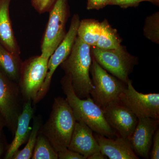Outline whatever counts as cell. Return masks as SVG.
Returning <instances> with one entry per match:
<instances>
[{"instance_id":"cell-1","label":"cell","mask_w":159,"mask_h":159,"mask_svg":"<svg viewBox=\"0 0 159 159\" xmlns=\"http://www.w3.org/2000/svg\"><path fill=\"white\" fill-rule=\"evenodd\" d=\"M61 84L76 121L85 123L95 133L108 138L119 136L107 121L102 109L91 97L86 99L77 97L67 76L65 75L61 78Z\"/></svg>"},{"instance_id":"cell-2","label":"cell","mask_w":159,"mask_h":159,"mask_svg":"<svg viewBox=\"0 0 159 159\" xmlns=\"http://www.w3.org/2000/svg\"><path fill=\"white\" fill-rule=\"evenodd\" d=\"M92 63L91 46L77 36L70 53L60 66L70 78L74 92L80 99L91 97L93 88L90 77Z\"/></svg>"},{"instance_id":"cell-3","label":"cell","mask_w":159,"mask_h":159,"mask_svg":"<svg viewBox=\"0 0 159 159\" xmlns=\"http://www.w3.org/2000/svg\"><path fill=\"white\" fill-rule=\"evenodd\" d=\"M76 121L66 99L54 98L50 116L39 133L48 140L57 152L68 148Z\"/></svg>"},{"instance_id":"cell-4","label":"cell","mask_w":159,"mask_h":159,"mask_svg":"<svg viewBox=\"0 0 159 159\" xmlns=\"http://www.w3.org/2000/svg\"><path fill=\"white\" fill-rule=\"evenodd\" d=\"M90 73L93 88L90 96L102 109L119 102V96L126 84L108 73L92 57Z\"/></svg>"},{"instance_id":"cell-5","label":"cell","mask_w":159,"mask_h":159,"mask_svg":"<svg viewBox=\"0 0 159 159\" xmlns=\"http://www.w3.org/2000/svg\"><path fill=\"white\" fill-rule=\"evenodd\" d=\"M92 57L113 76L126 84L129 74L138 63V57L129 54L125 46L106 50L93 47Z\"/></svg>"},{"instance_id":"cell-6","label":"cell","mask_w":159,"mask_h":159,"mask_svg":"<svg viewBox=\"0 0 159 159\" xmlns=\"http://www.w3.org/2000/svg\"><path fill=\"white\" fill-rule=\"evenodd\" d=\"M49 12L48 21L41 45V55L48 59L66 34V24L70 15L68 1L57 0Z\"/></svg>"},{"instance_id":"cell-7","label":"cell","mask_w":159,"mask_h":159,"mask_svg":"<svg viewBox=\"0 0 159 159\" xmlns=\"http://www.w3.org/2000/svg\"><path fill=\"white\" fill-rule=\"evenodd\" d=\"M48 59L41 55L30 57L22 63L18 85L23 101L34 102L48 72Z\"/></svg>"},{"instance_id":"cell-8","label":"cell","mask_w":159,"mask_h":159,"mask_svg":"<svg viewBox=\"0 0 159 159\" xmlns=\"http://www.w3.org/2000/svg\"><path fill=\"white\" fill-rule=\"evenodd\" d=\"M23 101L18 84L0 71V112L6 127L14 136L18 119L23 109Z\"/></svg>"},{"instance_id":"cell-9","label":"cell","mask_w":159,"mask_h":159,"mask_svg":"<svg viewBox=\"0 0 159 159\" xmlns=\"http://www.w3.org/2000/svg\"><path fill=\"white\" fill-rule=\"evenodd\" d=\"M78 14H74L65 37L49 58L48 72L44 81L33 103L36 104L43 99L48 93L52 77L57 68L68 57L77 37V29L80 22Z\"/></svg>"},{"instance_id":"cell-10","label":"cell","mask_w":159,"mask_h":159,"mask_svg":"<svg viewBox=\"0 0 159 159\" xmlns=\"http://www.w3.org/2000/svg\"><path fill=\"white\" fill-rule=\"evenodd\" d=\"M119 102L136 116L159 119V94L139 93L129 80L119 96Z\"/></svg>"},{"instance_id":"cell-11","label":"cell","mask_w":159,"mask_h":159,"mask_svg":"<svg viewBox=\"0 0 159 159\" xmlns=\"http://www.w3.org/2000/svg\"><path fill=\"white\" fill-rule=\"evenodd\" d=\"M102 110L107 121L118 135L129 140L138 124L136 116L120 102L111 104Z\"/></svg>"},{"instance_id":"cell-12","label":"cell","mask_w":159,"mask_h":159,"mask_svg":"<svg viewBox=\"0 0 159 159\" xmlns=\"http://www.w3.org/2000/svg\"><path fill=\"white\" fill-rule=\"evenodd\" d=\"M159 119L139 118L138 124L129 139L134 152L138 157L148 159L150 155L152 139L158 129Z\"/></svg>"},{"instance_id":"cell-13","label":"cell","mask_w":159,"mask_h":159,"mask_svg":"<svg viewBox=\"0 0 159 159\" xmlns=\"http://www.w3.org/2000/svg\"><path fill=\"white\" fill-rule=\"evenodd\" d=\"M93 131L85 123L76 122L68 148L87 159L95 152L100 151Z\"/></svg>"},{"instance_id":"cell-14","label":"cell","mask_w":159,"mask_h":159,"mask_svg":"<svg viewBox=\"0 0 159 159\" xmlns=\"http://www.w3.org/2000/svg\"><path fill=\"white\" fill-rule=\"evenodd\" d=\"M94 137L100 151L110 159H139L127 139L120 136L116 139L95 133Z\"/></svg>"},{"instance_id":"cell-15","label":"cell","mask_w":159,"mask_h":159,"mask_svg":"<svg viewBox=\"0 0 159 159\" xmlns=\"http://www.w3.org/2000/svg\"><path fill=\"white\" fill-rule=\"evenodd\" d=\"M32 102L31 99L24 102L22 111L18 119L14 139L8 147L4 159H12L20 147L29 139L31 129L30 122L34 113Z\"/></svg>"},{"instance_id":"cell-16","label":"cell","mask_w":159,"mask_h":159,"mask_svg":"<svg viewBox=\"0 0 159 159\" xmlns=\"http://www.w3.org/2000/svg\"><path fill=\"white\" fill-rule=\"evenodd\" d=\"M11 0H0V43L15 55L20 56V50L15 37L9 15Z\"/></svg>"},{"instance_id":"cell-17","label":"cell","mask_w":159,"mask_h":159,"mask_svg":"<svg viewBox=\"0 0 159 159\" xmlns=\"http://www.w3.org/2000/svg\"><path fill=\"white\" fill-rule=\"evenodd\" d=\"M22 63L20 56L12 54L0 43V71L17 84Z\"/></svg>"},{"instance_id":"cell-18","label":"cell","mask_w":159,"mask_h":159,"mask_svg":"<svg viewBox=\"0 0 159 159\" xmlns=\"http://www.w3.org/2000/svg\"><path fill=\"white\" fill-rule=\"evenodd\" d=\"M101 31V24L97 20L84 19L80 22L77 36L91 47L97 45Z\"/></svg>"},{"instance_id":"cell-19","label":"cell","mask_w":159,"mask_h":159,"mask_svg":"<svg viewBox=\"0 0 159 159\" xmlns=\"http://www.w3.org/2000/svg\"><path fill=\"white\" fill-rule=\"evenodd\" d=\"M101 24V33L95 47L106 50L116 49L120 47L122 40L117 30L111 26L107 20H104Z\"/></svg>"},{"instance_id":"cell-20","label":"cell","mask_w":159,"mask_h":159,"mask_svg":"<svg viewBox=\"0 0 159 159\" xmlns=\"http://www.w3.org/2000/svg\"><path fill=\"white\" fill-rule=\"evenodd\" d=\"M42 125V119L40 116L34 118L33 126L31 129L25 146L21 150H18L12 159H30L32 157L33 150L40 129Z\"/></svg>"},{"instance_id":"cell-21","label":"cell","mask_w":159,"mask_h":159,"mask_svg":"<svg viewBox=\"0 0 159 159\" xmlns=\"http://www.w3.org/2000/svg\"><path fill=\"white\" fill-rule=\"evenodd\" d=\"M31 158L58 159V154L47 138L39 133Z\"/></svg>"},{"instance_id":"cell-22","label":"cell","mask_w":159,"mask_h":159,"mask_svg":"<svg viewBox=\"0 0 159 159\" xmlns=\"http://www.w3.org/2000/svg\"><path fill=\"white\" fill-rule=\"evenodd\" d=\"M143 34L152 42L159 44V12L157 11L145 19Z\"/></svg>"},{"instance_id":"cell-23","label":"cell","mask_w":159,"mask_h":159,"mask_svg":"<svg viewBox=\"0 0 159 159\" xmlns=\"http://www.w3.org/2000/svg\"><path fill=\"white\" fill-rule=\"evenodd\" d=\"M57 0H31V5L39 14L49 12Z\"/></svg>"},{"instance_id":"cell-24","label":"cell","mask_w":159,"mask_h":159,"mask_svg":"<svg viewBox=\"0 0 159 159\" xmlns=\"http://www.w3.org/2000/svg\"><path fill=\"white\" fill-rule=\"evenodd\" d=\"M143 2H150V0H110L108 5L118 6L122 8L137 7Z\"/></svg>"},{"instance_id":"cell-25","label":"cell","mask_w":159,"mask_h":159,"mask_svg":"<svg viewBox=\"0 0 159 159\" xmlns=\"http://www.w3.org/2000/svg\"><path fill=\"white\" fill-rule=\"evenodd\" d=\"M59 159H86L83 156L67 148L57 152Z\"/></svg>"},{"instance_id":"cell-26","label":"cell","mask_w":159,"mask_h":159,"mask_svg":"<svg viewBox=\"0 0 159 159\" xmlns=\"http://www.w3.org/2000/svg\"><path fill=\"white\" fill-rule=\"evenodd\" d=\"M151 151L150 152V157L151 159H159V129L156 131L154 135L152 145Z\"/></svg>"},{"instance_id":"cell-27","label":"cell","mask_w":159,"mask_h":159,"mask_svg":"<svg viewBox=\"0 0 159 159\" xmlns=\"http://www.w3.org/2000/svg\"><path fill=\"white\" fill-rule=\"evenodd\" d=\"M110 0H87V9L88 10L102 9L108 6Z\"/></svg>"},{"instance_id":"cell-28","label":"cell","mask_w":159,"mask_h":159,"mask_svg":"<svg viewBox=\"0 0 159 159\" xmlns=\"http://www.w3.org/2000/svg\"><path fill=\"white\" fill-rule=\"evenodd\" d=\"M107 159V157L103 154L100 151L95 152L91 155L87 159Z\"/></svg>"},{"instance_id":"cell-29","label":"cell","mask_w":159,"mask_h":159,"mask_svg":"<svg viewBox=\"0 0 159 159\" xmlns=\"http://www.w3.org/2000/svg\"><path fill=\"white\" fill-rule=\"evenodd\" d=\"M3 130L0 131V157L2 155L4 151V137Z\"/></svg>"},{"instance_id":"cell-30","label":"cell","mask_w":159,"mask_h":159,"mask_svg":"<svg viewBox=\"0 0 159 159\" xmlns=\"http://www.w3.org/2000/svg\"><path fill=\"white\" fill-rule=\"evenodd\" d=\"M6 126V120L0 112V131L3 130V128Z\"/></svg>"},{"instance_id":"cell-31","label":"cell","mask_w":159,"mask_h":159,"mask_svg":"<svg viewBox=\"0 0 159 159\" xmlns=\"http://www.w3.org/2000/svg\"><path fill=\"white\" fill-rule=\"evenodd\" d=\"M150 2L152 3V4H154V5L158 6H159V0H150Z\"/></svg>"}]
</instances>
